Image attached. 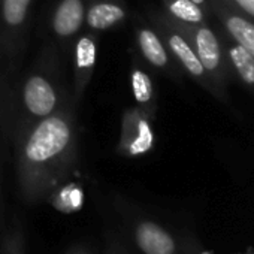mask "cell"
<instances>
[{
    "instance_id": "14",
    "label": "cell",
    "mask_w": 254,
    "mask_h": 254,
    "mask_svg": "<svg viewBox=\"0 0 254 254\" xmlns=\"http://www.w3.org/2000/svg\"><path fill=\"white\" fill-rule=\"evenodd\" d=\"M221 17L224 20V27L232 39L244 50H247L254 59V24L235 14H224Z\"/></svg>"
},
{
    "instance_id": "16",
    "label": "cell",
    "mask_w": 254,
    "mask_h": 254,
    "mask_svg": "<svg viewBox=\"0 0 254 254\" xmlns=\"http://www.w3.org/2000/svg\"><path fill=\"white\" fill-rule=\"evenodd\" d=\"M0 254H26L24 236L21 229H12L3 239L2 253Z\"/></svg>"
},
{
    "instance_id": "2",
    "label": "cell",
    "mask_w": 254,
    "mask_h": 254,
    "mask_svg": "<svg viewBox=\"0 0 254 254\" xmlns=\"http://www.w3.org/2000/svg\"><path fill=\"white\" fill-rule=\"evenodd\" d=\"M62 99V88L54 72L45 67L33 70L20 87V135L32 124L62 109L64 106Z\"/></svg>"
},
{
    "instance_id": "9",
    "label": "cell",
    "mask_w": 254,
    "mask_h": 254,
    "mask_svg": "<svg viewBox=\"0 0 254 254\" xmlns=\"http://www.w3.org/2000/svg\"><path fill=\"white\" fill-rule=\"evenodd\" d=\"M132 238L142 254H175L177 251L172 235L151 220L135 218L132 221Z\"/></svg>"
},
{
    "instance_id": "11",
    "label": "cell",
    "mask_w": 254,
    "mask_h": 254,
    "mask_svg": "<svg viewBox=\"0 0 254 254\" xmlns=\"http://www.w3.org/2000/svg\"><path fill=\"white\" fill-rule=\"evenodd\" d=\"M135 38L138 51L147 63L160 70H168L171 67L168 48L154 27L148 26L147 23H139L135 27Z\"/></svg>"
},
{
    "instance_id": "13",
    "label": "cell",
    "mask_w": 254,
    "mask_h": 254,
    "mask_svg": "<svg viewBox=\"0 0 254 254\" xmlns=\"http://www.w3.org/2000/svg\"><path fill=\"white\" fill-rule=\"evenodd\" d=\"M165 12L177 23L187 26L205 24V11L191 0H162Z\"/></svg>"
},
{
    "instance_id": "15",
    "label": "cell",
    "mask_w": 254,
    "mask_h": 254,
    "mask_svg": "<svg viewBox=\"0 0 254 254\" xmlns=\"http://www.w3.org/2000/svg\"><path fill=\"white\" fill-rule=\"evenodd\" d=\"M227 54H229L230 63L235 67L239 78L247 85L254 87V59H253V56L236 42L229 45Z\"/></svg>"
},
{
    "instance_id": "1",
    "label": "cell",
    "mask_w": 254,
    "mask_h": 254,
    "mask_svg": "<svg viewBox=\"0 0 254 254\" xmlns=\"http://www.w3.org/2000/svg\"><path fill=\"white\" fill-rule=\"evenodd\" d=\"M78 154L72 111L63 106L20 135L17 172L24 200L41 202L70 174Z\"/></svg>"
},
{
    "instance_id": "6",
    "label": "cell",
    "mask_w": 254,
    "mask_h": 254,
    "mask_svg": "<svg viewBox=\"0 0 254 254\" xmlns=\"http://www.w3.org/2000/svg\"><path fill=\"white\" fill-rule=\"evenodd\" d=\"M99 54V33L84 29L72 42L73 97L79 102L93 78Z\"/></svg>"
},
{
    "instance_id": "18",
    "label": "cell",
    "mask_w": 254,
    "mask_h": 254,
    "mask_svg": "<svg viewBox=\"0 0 254 254\" xmlns=\"http://www.w3.org/2000/svg\"><path fill=\"white\" fill-rule=\"evenodd\" d=\"M108 254H124V251L120 248V245L114 244V245H111V250H109V253H108Z\"/></svg>"
},
{
    "instance_id": "21",
    "label": "cell",
    "mask_w": 254,
    "mask_h": 254,
    "mask_svg": "<svg viewBox=\"0 0 254 254\" xmlns=\"http://www.w3.org/2000/svg\"><path fill=\"white\" fill-rule=\"evenodd\" d=\"M69 254H85V253H78V251H75V253H73V251H72V253H69Z\"/></svg>"
},
{
    "instance_id": "4",
    "label": "cell",
    "mask_w": 254,
    "mask_h": 254,
    "mask_svg": "<svg viewBox=\"0 0 254 254\" xmlns=\"http://www.w3.org/2000/svg\"><path fill=\"white\" fill-rule=\"evenodd\" d=\"M151 23L154 26V29L159 32V35L162 36L168 51H171V54L180 62V64L199 82L209 85L211 78L208 76V73L205 72L202 63L199 62L191 44L187 41V38L172 24V21L169 20V17L166 15V12H154L150 15Z\"/></svg>"
},
{
    "instance_id": "3",
    "label": "cell",
    "mask_w": 254,
    "mask_h": 254,
    "mask_svg": "<svg viewBox=\"0 0 254 254\" xmlns=\"http://www.w3.org/2000/svg\"><path fill=\"white\" fill-rule=\"evenodd\" d=\"M153 120L139 108L126 109L121 118L118 153L124 157H139L151 151L156 142Z\"/></svg>"
},
{
    "instance_id": "10",
    "label": "cell",
    "mask_w": 254,
    "mask_h": 254,
    "mask_svg": "<svg viewBox=\"0 0 254 254\" xmlns=\"http://www.w3.org/2000/svg\"><path fill=\"white\" fill-rule=\"evenodd\" d=\"M126 0H85V29L100 33L121 26L127 18Z\"/></svg>"
},
{
    "instance_id": "19",
    "label": "cell",
    "mask_w": 254,
    "mask_h": 254,
    "mask_svg": "<svg viewBox=\"0 0 254 254\" xmlns=\"http://www.w3.org/2000/svg\"><path fill=\"white\" fill-rule=\"evenodd\" d=\"M191 2H193V3H196V5H199L202 9L206 6V0H191Z\"/></svg>"
},
{
    "instance_id": "17",
    "label": "cell",
    "mask_w": 254,
    "mask_h": 254,
    "mask_svg": "<svg viewBox=\"0 0 254 254\" xmlns=\"http://www.w3.org/2000/svg\"><path fill=\"white\" fill-rule=\"evenodd\" d=\"M233 2L250 17H254V0H233Z\"/></svg>"
},
{
    "instance_id": "8",
    "label": "cell",
    "mask_w": 254,
    "mask_h": 254,
    "mask_svg": "<svg viewBox=\"0 0 254 254\" xmlns=\"http://www.w3.org/2000/svg\"><path fill=\"white\" fill-rule=\"evenodd\" d=\"M85 29V0H56L50 30L60 45H70Z\"/></svg>"
},
{
    "instance_id": "7",
    "label": "cell",
    "mask_w": 254,
    "mask_h": 254,
    "mask_svg": "<svg viewBox=\"0 0 254 254\" xmlns=\"http://www.w3.org/2000/svg\"><path fill=\"white\" fill-rule=\"evenodd\" d=\"M169 20L191 44V47H193L199 62L202 63L205 72L208 73V76L211 79L218 78L221 75L223 56H221V47H220V42H218V38L215 36V33L205 24L187 26V24L177 23L171 17H169Z\"/></svg>"
},
{
    "instance_id": "5",
    "label": "cell",
    "mask_w": 254,
    "mask_h": 254,
    "mask_svg": "<svg viewBox=\"0 0 254 254\" xmlns=\"http://www.w3.org/2000/svg\"><path fill=\"white\" fill-rule=\"evenodd\" d=\"M33 0H0V47L12 59L29 27Z\"/></svg>"
},
{
    "instance_id": "12",
    "label": "cell",
    "mask_w": 254,
    "mask_h": 254,
    "mask_svg": "<svg viewBox=\"0 0 254 254\" xmlns=\"http://www.w3.org/2000/svg\"><path fill=\"white\" fill-rule=\"evenodd\" d=\"M130 88L136 108L144 111L151 118L156 117V94L151 76L135 60L130 64Z\"/></svg>"
},
{
    "instance_id": "20",
    "label": "cell",
    "mask_w": 254,
    "mask_h": 254,
    "mask_svg": "<svg viewBox=\"0 0 254 254\" xmlns=\"http://www.w3.org/2000/svg\"><path fill=\"white\" fill-rule=\"evenodd\" d=\"M5 54V51H3V48L2 47H0V63H2V56ZM6 56V54H5ZM0 75H2V73H0Z\"/></svg>"
}]
</instances>
